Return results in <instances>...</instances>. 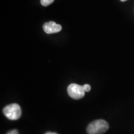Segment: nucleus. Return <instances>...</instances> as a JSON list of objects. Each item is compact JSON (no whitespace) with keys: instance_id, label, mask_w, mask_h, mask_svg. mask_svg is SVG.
Listing matches in <instances>:
<instances>
[{"instance_id":"nucleus-6","label":"nucleus","mask_w":134,"mask_h":134,"mask_svg":"<svg viewBox=\"0 0 134 134\" xmlns=\"http://www.w3.org/2000/svg\"><path fill=\"white\" fill-rule=\"evenodd\" d=\"M83 87L85 92H89L91 90V86H90V85H88V84H86V85H83Z\"/></svg>"},{"instance_id":"nucleus-1","label":"nucleus","mask_w":134,"mask_h":134,"mask_svg":"<svg viewBox=\"0 0 134 134\" xmlns=\"http://www.w3.org/2000/svg\"><path fill=\"white\" fill-rule=\"evenodd\" d=\"M109 124L103 119L96 120L89 124L87 128L88 134H103L109 129Z\"/></svg>"},{"instance_id":"nucleus-7","label":"nucleus","mask_w":134,"mask_h":134,"mask_svg":"<svg viewBox=\"0 0 134 134\" xmlns=\"http://www.w3.org/2000/svg\"><path fill=\"white\" fill-rule=\"evenodd\" d=\"M7 134H18V131L16 129L12 130H11V131L8 132Z\"/></svg>"},{"instance_id":"nucleus-8","label":"nucleus","mask_w":134,"mask_h":134,"mask_svg":"<svg viewBox=\"0 0 134 134\" xmlns=\"http://www.w3.org/2000/svg\"><path fill=\"white\" fill-rule=\"evenodd\" d=\"M46 134H58V133H55V132H47Z\"/></svg>"},{"instance_id":"nucleus-2","label":"nucleus","mask_w":134,"mask_h":134,"mask_svg":"<svg viewBox=\"0 0 134 134\" xmlns=\"http://www.w3.org/2000/svg\"><path fill=\"white\" fill-rule=\"evenodd\" d=\"M3 113L9 120H18L22 114L21 107L18 104H11L3 109Z\"/></svg>"},{"instance_id":"nucleus-3","label":"nucleus","mask_w":134,"mask_h":134,"mask_svg":"<svg viewBox=\"0 0 134 134\" xmlns=\"http://www.w3.org/2000/svg\"><path fill=\"white\" fill-rule=\"evenodd\" d=\"M68 95L74 99H80L85 96V91L83 86L77 85L76 83H71L67 89Z\"/></svg>"},{"instance_id":"nucleus-9","label":"nucleus","mask_w":134,"mask_h":134,"mask_svg":"<svg viewBox=\"0 0 134 134\" xmlns=\"http://www.w3.org/2000/svg\"><path fill=\"white\" fill-rule=\"evenodd\" d=\"M120 1H121L122 2H124V1H126L127 0H120Z\"/></svg>"},{"instance_id":"nucleus-5","label":"nucleus","mask_w":134,"mask_h":134,"mask_svg":"<svg viewBox=\"0 0 134 134\" xmlns=\"http://www.w3.org/2000/svg\"><path fill=\"white\" fill-rule=\"evenodd\" d=\"M53 1L54 0H41V3L43 6H47L51 4Z\"/></svg>"},{"instance_id":"nucleus-4","label":"nucleus","mask_w":134,"mask_h":134,"mask_svg":"<svg viewBox=\"0 0 134 134\" xmlns=\"http://www.w3.org/2000/svg\"><path fill=\"white\" fill-rule=\"evenodd\" d=\"M43 29L46 33L48 34H52L59 32L62 31V27L60 24H57L55 22L50 21L43 24Z\"/></svg>"}]
</instances>
